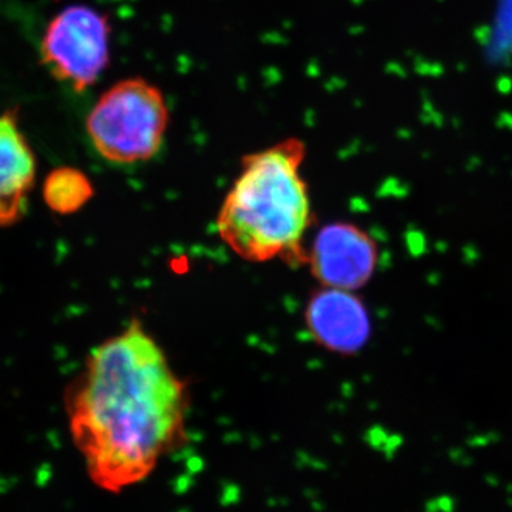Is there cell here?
I'll return each instance as SVG.
<instances>
[{
	"label": "cell",
	"instance_id": "2",
	"mask_svg": "<svg viewBox=\"0 0 512 512\" xmlns=\"http://www.w3.org/2000/svg\"><path fill=\"white\" fill-rule=\"evenodd\" d=\"M305 156V144L292 137L242 158L217 218L220 238L239 258L268 262L302 255V239L312 220L301 171Z\"/></svg>",
	"mask_w": 512,
	"mask_h": 512
},
{
	"label": "cell",
	"instance_id": "1",
	"mask_svg": "<svg viewBox=\"0 0 512 512\" xmlns=\"http://www.w3.org/2000/svg\"><path fill=\"white\" fill-rule=\"evenodd\" d=\"M66 402L90 480L117 494L143 483L183 443L190 394L157 340L133 320L93 350Z\"/></svg>",
	"mask_w": 512,
	"mask_h": 512
},
{
	"label": "cell",
	"instance_id": "7",
	"mask_svg": "<svg viewBox=\"0 0 512 512\" xmlns=\"http://www.w3.org/2000/svg\"><path fill=\"white\" fill-rule=\"evenodd\" d=\"M36 178V158L12 111L0 116V228L22 220Z\"/></svg>",
	"mask_w": 512,
	"mask_h": 512
},
{
	"label": "cell",
	"instance_id": "3",
	"mask_svg": "<svg viewBox=\"0 0 512 512\" xmlns=\"http://www.w3.org/2000/svg\"><path fill=\"white\" fill-rule=\"evenodd\" d=\"M170 110L156 84L141 77L109 87L87 114L86 131L101 158L116 165L147 163L163 147Z\"/></svg>",
	"mask_w": 512,
	"mask_h": 512
},
{
	"label": "cell",
	"instance_id": "6",
	"mask_svg": "<svg viewBox=\"0 0 512 512\" xmlns=\"http://www.w3.org/2000/svg\"><path fill=\"white\" fill-rule=\"evenodd\" d=\"M305 319L312 338L339 355L359 353L372 336L369 311L352 291L323 286L309 299Z\"/></svg>",
	"mask_w": 512,
	"mask_h": 512
},
{
	"label": "cell",
	"instance_id": "5",
	"mask_svg": "<svg viewBox=\"0 0 512 512\" xmlns=\"http://www.w3.org/2000/svg\"><path fill=\"white\" fill-rule=\"evenodd\" d=\"M308 262L323 286L355 292L375 275L379 249L365 229L333 222L316 235Z\"/></svg>",
	"mask_w": 512,
	"mask_h": 512
},
{
	"label": "cell",
	"instance_id": "8",
	"mask_svg": "<svg viewBox=\"0 0 512 512\" xmlns=\"http://www.w3.org/2000/svg\"><path fill=\"white\" fill-rule=\"evenodd\" d=\"M94 194L90 178L73 167L50 171L43 184V198L50 210L60 215L74 214L83 208Z\"/></svg>",
	"mask_w": 512,
	"mask_h": 512
},
{
	"label": "cell",
	"instance_id": "4",
	"mask_svg": "<svg viewBox=\"0 0 512 512\" xmlns=\"http://www.w3.org/2000/svg\"><path fill=\"white\" fill-rule=\"evenodd\" d=\"M110 35L104 13L86 5L67 6L46 26L40 55L55 79L82 93L109 67Z\"/></svg>",
	"mask_w": 512,
	"mask_h": 512
}]
</instances>
